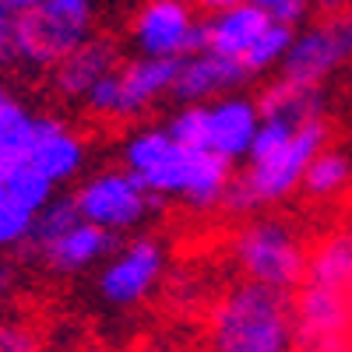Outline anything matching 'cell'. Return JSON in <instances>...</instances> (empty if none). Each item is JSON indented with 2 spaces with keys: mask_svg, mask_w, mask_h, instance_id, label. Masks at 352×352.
I'll return each instance as SVG.
<instances>
[{
  "mask_svg": "<svg viewBox=\"0 0 352 352\" xmlns=\"http://www.w3.org/2000/svg\"><path fill=\"white\" fill-rule=\"evenodd\" d=\"M292 292L229 282L204 303V352H292Z\"/></svg>",
  "mask_w": 352,
  "mask_h": 352,
  "instance_id": "6da1fadb",
  "label": "cell"
},
{
  "mask_svg": "<svg viewBox=\"0 0 352 352\" xmlns=\"http://www.w3.org/2000/svg\"><path fill=\"white\" fill-rule=\"evenodd\" d=\"M331 144V127L328 120H310L296 131L282 152L261 159V162H243L232 176V187L226 194L222 212L232 219H254L268 215V208L289 201L292 194H300L303 176L310 162Z\"/></svg>",
  "mask_w": 352,
  "mask_h": 352,
  "instance_id": "7a4b0ae2",
  "label": "cell"
},
{
  "mask_svg": "<svg viewBox=\"0 0 352 352\" xmlns=\"http://www.w3.org/2000/svg\"><path fill=\"white\" fill-rule=\"evenodd\" d=\"M226 254L236 268L240 282H254L264 289L296 292L307 278V232L282 215H254L232 226Z\"/></svg>",
  "mask_w": 352,
  "mask_h": 352,
  "instance_id": "3957f363",
  "label": "cell"
},
{
  "mask_svg": "<svg viewBox=\"0 0 352 352\" xmlns=\"http://www.w3.org/2000/svg\"><path fill=\"white\" fill-rule=\"evenodd\" d=\"M99 8L88 0H25L14 21V64L53 71L96 39Z\"/></svg>",
  "mask_w": 352,
  "mask_h": 352,
  "instance_id": "277c9868",
  "label": "cell"
},
{
  "mask_svg": "<svg viewBox=\"0 0 352 352\" xmlns=\"http://www.w3.org/2000/svg\"><path fill=\"white\" fill-rule=\"evenodd\" d=\"M176 64L131 56L85 96V113L102 124H134L173 92Z\"/></svg>",
  "mask_w": 352,
  "mask_h": 352,
  "instance_id": "5b68a950",
  "label": "cell"
},
{
  "mask_svg": "<svg viewBox=\"0 0 352 352\" xmlns=\"http://www.w3.org/2000/svg\"><path fill=\"white\" fill-rule=\"evenodd\" d=\"M71 201H74L81 222L109 232V236L141 229L162 204L144 190L141 180L131 176L124 166H109V169L81 176Z\"/></svg>",
  "mask_w": 352,
  "mask_h": 352,
  "instance_id": "8992f818",
  "label": "cell"
},
{
  "mask_svg": "<svg viewBox=\"0 0 352 352\" xmlns=\"http://www.w3.org/2000/svg\"><path fill=\"white\" fill-rule=\"evenodd\" d=\"M352 64V8H328L296 28L292 46L278 67L282 78L324 88V81Z\"/></svg>",
  "mask_w": 352,
  "mask_h": 352,
  "instance_id": "52a82bcc",
  "label": "cell"
},
{
  "mask_svg": "<svg viewBox=\"0 0 352 352\" xmlns=\"http://www.w3.org/2000/svg\"><path fill=\"white\" fill-rule=\"evenodd\" d=\"M127 36L144 60L180 64L204 50L201 8L184 4V0H148L131 11Z\"/></svg>",
  "mask_w": 352,
  "mask_h": 352,
  "instance_id": "ba28073f",
  "label": "cell"
},
{
  "mask_svg": "<svg viewBox=\"0 0 352 352\" xmlns=\"http://www.w3.org/2000/svg\"><path fill=\"white\" fill-rule=\"evenodd\" d=\"M166 264H169V250L159 236H148V232L131 236L127 243L113 250V257L96 275L102 303L113 310H134L148 303L166 282Z\"/></svg>",
  "mask_w": 352,
  "mask_h": 352,
  "instance_id": "9c48e42d",
  "label": "cell"
},
{
  "mask_svg": "<svg viewBox=\"0 0 352 352\" xmlns=\"http://www.w3.org/2000/svg\"><path fill=\"white\" fill-rule=\"evenodd\" d=\"M292 352H352V300L349 292L300 285L292 292Z\"/></svg>",
  "mask_w": 352,
  "mask_h": 352,
  "instance_id": "30bf717a",
  "label": "cell"
},
{
  "mask_svg": "<svg viewBox=\"0 0 352 352\" xmlns=\"http://www.w3.org/2000/svg\"><path fill=\"white\" fill-rule=\"evenodd\" d=\"M25 162L43 173L53 187L74 184L88 166V138L60 116H39Z\"/></svg>",
  "mask_w": 352,
  "mask_h": 352,
  "instance_id": "8fae6325",
  "label": "cell"
},
{
  "mask_svg": "<svg viewBox=\"0 0 352 352\" xmlns=\"http://www.w3.org/2000/svg\"><path fill=\"white\" fill-rule=\"evenodd\" d=\"M250 81L240 60H229L212 50H201L176 64L169 99L180 106H212L226 96H240V88Z\"/></svg>",
  "mask_w": 352,
  "mask_h": 352,
  "instance_id": "7c38bea8",
  "label": "cell"
},
{
  "mask_svg": "<svg viewBox=\"0 0 352 352\" xmlns=\"http://www.w3.org/2000/svg\"><path fill=\"white\" fill-rule=\"evenodd\" d=\"M257 127H261L257 102L243 92L226 96L212 106H204V152L226 159L229 166H243Z\"/></svg>",
  "mask_w": 352,
  "mask_h": 352,
  "instance_id": "4fadbf2b",
  "label": "cell"
},
{
  "mask_svg": "<svg viewBox=\"0 0 352 352\" xmlns=\"http://www.w3.org/2000/svg\"><path fill=\"white\" fill-rule=\"evenodd\" d=\"M272 25L264 14L261 0H232V4H204L201 28H204V50H212L229 60H243L247 50L261 39V32Z\"/></svg>",
  "mask_w": 352,
  "mask_h": 352,
  "instance_id": "5bb4252c",
  "label": "cell"
},
{
  "mask_svg": "<svg viewBox=\"0 0 352 352\" xmlns=\"http://www.w3.org/2000/svg\"><path fill=\"white\" fill-rule=\"evenodd\" d=\"M116 247L120 243H116V236H109V232L88 226V222H74L56 240L28 250V254L53 275H78V272L96 268V264H106Z\"/></svg>",
  "mask_w": 352,
  "mask_h": 352,
  "instance_id": "9a60e30c",
  "label": "cell"
},
{
  "mask_svg": "<svg viewBox=\"0 0 352 352\" xmlns=\"http://www.w3.org/2000/svg\"><path fill=\"white\" fill-rule=\"evenodd\" d=\"M120 64L124 60H120V46H116V39L96 36V39H88L81 50H74L67 60H60L50 71L53 92L60 99H67V102H85V96L92 92L106 74H113Z\"/></svg>",
  "mask_w": 352,
  "mask_h": 352,
  "instance_id": "2e32d148",
  "label": "cell"
},
{
  "mask_svg": "<svg viewBox=\"0 0 352 352\" xmlns=\"http://www.w3.org/2000/svg\"><path fill=\"white\" fill-rule=\"evenodd\" d=\"M303 285L335 289V292L352 289V226H331L310 240Z\"/></svg>",
  "mask_w": 352,
  "mask_h": 352,
  "instance_id": "e0dca14e",
  "label": "cell"
},
{
  "mask_svg": "<svg viewBox=\"0 0 352 352\" xmlns=\"http://www.w3.org/2000/svg\"><path fill=\"white\" fill-rule=\"evenodd\" d=\"M261 120H282L289 127H303L310 120H324V88L300 85L289 78H272L254 99Z\"/></svg>",
  "mask_w": 352,
  "mask_h": 352,
  "instance_id": "ac0fdd59",
  "label": "cell"
},
{
  "mask_svg": "<svg viewBox=\"0 0 352 352\" xmlns=\"http://www.w3.org/2000/svg\"><path fill=\"white\" fill-rule=\"evenodd\" d=\"M36 120L39 116L28 109V102L14 92V88L0 85V169L21 166L28 159Z\"/></svg>",
  "mask_w": 352,
  "mask_h": 352,
  "instance_id": "d6986e66",
  "label": "cell"
},
{
  "mask_svg": "<svg viewBox=\"0 0 352 352\" xmlns=\"http://www.w3.org/2000/svg\"><path fill=\"white\" fill-rule=\"evenodd\" d=\"M349 190H352V152L338 148V144H328L310 162L300 194L314 204H338Z\"/></svg>",
  "mask_w": 352,
  "mask_h": 352,
  "instance_id": "ffe728a7",
  "label": "cell"
},
{
  "mask_svg": "<svg viewBox=\"0 0 352 352\" xmlns=\"http://www.w3.org/2000/svg\"><path fill=\"white\" fill-rule=\"evenodd\" d=\"M173 148V138L166 134V127H134L124 144H120V162L131 176H148Z\"/></svg>",
  "mask_w": 352,
  "mask_h": 352,
  "instance_id": "44dd1931",
  "label": "cell"
},
{
  "mask_svg": "<svg viewBox=\"0 0 352 352\" xmlns=\"http://www.w3.org/2000/svg\"><path fill=\"white\" fill-rule=\"evenodd\" d=\"M4 197H11L14 204H21V208H28L32 215H39L46 204L56 197V187L46 180L43 173H36L28 162H21V166L4 169Z\"/></svg>",
  "mask_w": 352,
  "mask_h": 352,
  "instance_id": "7402d4cb",
  "label": "cell"
},
{
  "mask_svg": "<svg viewBox=\"0 0 352 352\" xmlns=\"http://www.w3.org/2000/svg\"><path fill=\"white\" fill-rule=\"evenodd\" d=\"M292 36H296V28H285V25H268L261 32V39L247 50V56H243V71L250 74V81L254 78H264V74H272V71H278L282 67V60H285V53H289V46H292Z\"/></svg>",
  "mask_w": 352,
  "mask_h": 352,
  "instance_id": "603a6c76",
  "label": "cell"
},
{
  "mask_svg": "<svg viewBox=\"0 0 352 352\" xmlns=\"http://www.w3.org/2000/svg\"><path fill=\"white\" fill-rule=\"evenodd\" d=\"M32 226H36L32 212L21 208V204H14L11 197H0V254L28 247V240H32Z\"/></svg>",
  "mask_w": 352,
  "mask_h": 352,
  "instance_id": "cb8c5ba5",
  "label": "cell"
},
{
  "mask_svg": "<svg viewBox=\"0 0 352 352\" xmlns=\"http://www.w3.org/2000/svg\"><path fill=\"white\" fill-rule=\"evenodd\" d=\"M0 352H50L43 331L28 317H0Z\"/></svg>",
  "mask_w": 352,
  "mask_h": 352,
  "instance_id": "d4e9b609",
  "label": "cell"
},
{
  "mask_svg": "<svg viewBox=\"0 0 352 352\" xmlns=\"http://www.w3.org/2000/svg\"><path fill=\"white\" fill-rule=\"evenodd\" d=\"M261 8L275 25H285V28H300L307 14H314V8L303 4V0H261Z\"/></svg>",
  "mask_w": 352,
  "mask_h": 352,
  "instance_id": "484cf974",
  "label": "cell"
},
{
  "mask_svg": "<svg viewBox=\"0 0 352 352\" xmlns=\"http://www.w3.org/2000/svg\"><path fill=\"white\" fill-rule=\"evenodd\" d=\"M25 0H0V67L14 64V21Z\"/></svg>",
  "mask_w": 352,
  "mask_h": 352,
  "instance_id": "4316f807",
  "label": "cell"
},
{
  "mask_svg": "<svg viewBox=\"0 0 352 352\" xmlns=\"http://www.w3.org/2000/svg\"><path fill=\"white\" fill-rule=\"evenodd\" d=\"M18 285H21V272H18V264L8 261V257H0V307L11 303L18 296Z\"/></svg>",
  "mask_w": 352,
  "mask_h": 352,
  "instance_id": "83f0119b",
  "label": "cell"
},
{
  "mask_svg": "<svg viewBox=\"0 0 352 352\" xmlns=\"http://www.w3.org/2000/svg\"><path fill=\"white\" fill-rule=\"evenodd\" d=\"M81 352H102V349H81Z\"/></svg>",
  "mask_w": 352,
  "mask_h": 352,
  "instance_id": "f1b7e54d",
  "label": "cell"
},
{
  "mask_svg": "<svg viewBox=\"0 0 352 352\" xmlns=\"http://www.w3.org/2000/svg\"><path fill=\"white\" fill-rule=\"evenodd\" d=\"M349 300H352V289H349Z\"/></svg>",
  "mask_w": 352,
  "mask_h": 352,
  "instance_id": "f546056e",
  "label": "cell"
}]
</instances>
